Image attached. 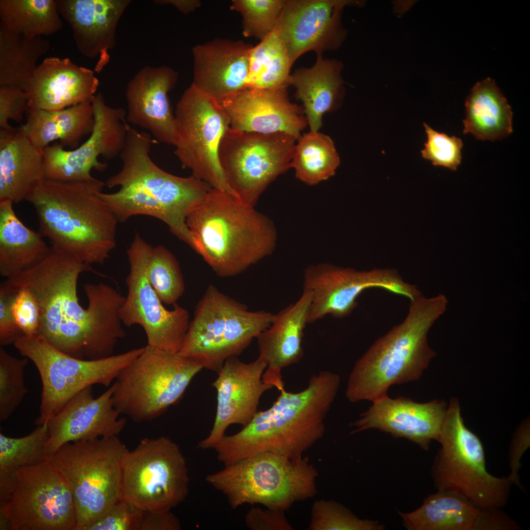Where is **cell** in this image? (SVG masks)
Masks as SVG:
<instances>
[{
  "label": "cell",
  "instance_id": "1",
  "mask_svg": "<svg viewBox=\"0 0 530 530\" xmlns=\"http://www.w3.org/2000/svg\"><path fill=\"white\" fill-rule=\"evenodd\" d=\"M86 271H93L91 265L51 248L38 265L4 281L16 288H27L35 296L41 312L38 334L48 344L73 357L96 360L112 355L125 336L120 316L125 296L108 285L86 283L83 289L88 303L84 308L77 284Z\"/></svg>",
  "mask_w": 530,
  "mask_h": 530
},
{
  "label": "cell",
  "instance_id": "2",
  "mask_svg": "<svg viewBox=\"0 0 530 530\" xmlns=\"http://www.w3.org/2000/svg\"><path fill=\"white\" fill-rule=\"evenodd\" d=\"M340 383L337 374L322 371L312 376L301 391L282 388L270 407L258 411L242 429L225 435L214 447L218 459L227 466L264 452L303 456L323 436L324 421Z\"/></svg>",
  "mask_w": 530,
  "mask_h": 530
},
{
  "label": "cell",
  "instance_id": "3",
  "mask_svg": "<svg viewBox=\"0 0 530 530\" xmlns=\"http://www.w3.org/2000/svg\"><path fill=\"white\" fill-rule=\"evenodd\" d=\"M157 142L149 133L129 125L126 144L120 156L122 168L106 180V186H120L113 204L122 220L137 215L158 218L195 251L197 244L186 219L212 187L192 175L177 176L157 166L150 156L151 146Z\"/></svg>",
  "mask_w": 530,
  "mask_h": 530
},
{
  "label": "cell",
  "instance_id": "4",
  "mask_svg": "<svg viewBox=\"0 0 530 530\" xmlns=\"http://www.w3.org/2000/svg\"><path fill=\"white\" fill-rule=\"evenodd\" d=\"M106 186L44 179L26 201L34 207L39 232L53 249L91 265L103 264L116 245L117 218L98 195Z\"/></svg>",
  "mask_w": 530,
  "mask_h": 530
},
{
  "label": "cell",
  "instance_id": "5",
  "mask_svg": "<svg viewBox=\"0 0 530 530\" xmlns=\"http://www.w3.org/2000/svg\"><path fill=\"white\" fill-rule=\"evenodd\" d=\"M195 251L219 276L236 275L274 251V223L254 207L212 188L187 217Z\"/></svg>",
  "mask_w": 530,
  "mask_h": 530
},
{
  "label": "cell",
  "instance_id": "6",
  "mask_svg": "<svg viewBox=\"0 0 530 530\" xmlns=\"http://www.w3.org/2000/svg\"><path fill=\"white\" fill-rule=\"evenodd\" d=\"M447 303L441 294L411 301L404 320L376 341L355 363L346 390L348 399L373 402L387 396L392 385L419 379L436 355L428 344V332Z\"/></svg>",
  "mask_w": 530,
  "mask_h": 530
},
{
  "label": "cell",
  "instance_id": "7",
  "mask_svg": "<svg viewBox=\"0 0 530 530\" xmlns=\"http://www.w3.org/2000/svg\"><path fill=\"white\" fill-rule=\"evenodd\" d=\"M318 475L307 457L264 452L224 466L205 479L226 497L232 509L259 504L285 511L315 495Z\"/></svg>",
  "mask_w": 530,
  "mask_h": 530
},
{
  "label": "cell",
  "instance_id": "8",
  "mask_svg": "<svg viewBox=\"0 0 530 530\" xmlns=\"http://www.w3.org/2000/svg\"><path fill=\"white\" fill-rule=\"evenodd\" d=\"M128 450L118 436H111L67 443L48 458L72 494L74 530L93 523L120 500L122 460Z\"/></svg>",
  "mask_w": 530,
  "mask_h": 530
},
{
  "label": "cell",
  "instance_id": "9",
  "mask_svg": "<svg viewBox=\"0 0 530 530\" xmlns=\"http://www.w3.org/2000/svg\"><path fill=\"white\" fill-rule=\"evenodd\" d=\"M438 441L441 448L432 474L438 491L458 495L480 509L505 505L512 483L487 471L481 442L464 424L455 398L450 399Z\"/></svg>",
  "mask_w": 530,
  "mask_h": 530
},
{
  "label": "cell",
  "instance_id": "10",
  "mask_svg": "<svg viewBox=\"0 0 530 530\" xmlns=\"http://www.w3.org/2000/svg\"><path fill=\"white\" fill-rule=\"evenodd\" d=\"M274 316L249 311L210 285L196 306L178 352L217 372L227 359L238 355L266 329Z\"/></svg>",
  "mask_w": 530,
  "mask_h": 530
},
{
  "label": "cell",
  "instance_id": "11",
  "mask_svg": "<svg viewBox=\"0 0 530 530\" xmlns=\"http://www.w3.org/2000/svg\"><path fill=\"white\" fill-rule=\"evenodd\" d=\"M203 369L197 361L179 352L147 345L115 379L114 407L135 422L154 420L181 398Z\"/></svg>",
  "mask_w": 530,
  "mask_h": 530
},
{
  "label": "cell",
  "instance_id": "12",
  "mask_svg": "<svg viewBox=\"0 0 530 530\" xmlns=\"http://www.w3.org/2000/svg\"><path fill=\"white\" fill-rule=\"evenodd\" d=\"M13 344L34 364L40 376L42 392L36 425L47 424L70 398L85 388L94 384L109 386L144 349L143 347L102 359L86 360L57 350L38 334L23 335Z\"/></svg>",
  "mask_w": 530,
  "mask_h": 530
},
{
  "label": "cell",
  "instance_id": "13",
  "mask_svg": "<svg viewBox=\"0 0 530 530\" xmlns=\"http://www.w3.org/2000/svg\"><path fill=\"white\" fill-rule=\"evenodd\" d=\"M186 459L166 436L144 438L122 460L120 500L143 511H170L189 491Z\"/></svg>",
  "mask_w": 530,
  "mask_h": 530
},
{
  "label": "cell",
  "instance_id": "14",
  "mask_svg": "<svg viewBox=\"0 0 530 530\" xmlns=\"http://www.w3.org/2000/svg\"><path fill=\"white\" fill-rule=\"evenodd\" d=\"M296 140L285 133L229 128L219 144L218 159L233 196L254 207L267 186L291 168Z\"/></svg>",
  "mask_w": 530,
  "mask_h": 530
},
{
  "label": "cell",
  "instance_id": "15",
  "mask_svg": "<svg viewBox=\"0 0 530 530\" xmlns=\"http://www.w3.org/2000/svg\"><path fill=\"white\" fill-rule=\"evenodd\" d=\"M175 116V153L183 166L212 188L233 195L218 159L221 140L229 128L223 108L191 84L178 102Z\"/></svg>",
  "mask_w": 530,
  "mask_h": 530
},
{
  "label": "cell",
  "instance_id": "16",
  "mask_svg": "<svg viewBox=\"0 0 530 530\" xmlns=\"http://www.w3.org/2000/svg\"><path fill=\"white\" fill-rule=\"evenodd\" d=\"M73 498L61 475L48 461L20 467L14 489L0 514V530H74Z\"/></svg>",
  "mask_w": 530,
  "mask_h": 530
},
{
  "label": "cell",
  "instance_id": "17",
  "mask_svg": "<svg viewBox=\"0 0 530 530\" xmlns=\"http://www.w3.org/2000/svg\"><path fill=\"white\" fill-rule=\"evenodd\" d=\"M152 247L136 234L127 250L130 269L126 278L128 293L121 308L123 325L137 324L144 330L147 345L178 352L189 324L188 312L176 303L166 309L149 280Z\"/></svg>",
  "mask_w": 530,
  "mask_h": 530
},
{
  "label": "cell",
  "instance_id": "18",
  "mask_svg": "<svg viewBox=\"0 0 530 530\" xmlns=\"http://www.w3.org/2000/svg\"><path fill=\"white\" fill-rule=\"evenodd\" d=\"M371 288L383 289L410 300L421 294L416 286L404 281L393 269L358 271L326 263L312 265L304 270L303 283V290L311 296L308 323L327 315L338 318L349 316L357 306L358 296Z\"/></svg>",
  "mask_w": 530,
  "mask_h": 530
},
{
  "label": "cell",
  "instance_id": "19",
  "mask_svg": "<svg viewBox=\"0 0 530 530\" xmlns=\"http://www.w3.org/2000/svg\"><path fill=\"white\" fill-rule=\"evenodd\" d=\"M94 126L88 138L80 147L67 150L60 144L43 150L45 179L65 182L93 180L92 169L102 172L107 164L100 161L103 156L112 159L120 156L126 144L129 124L121 107L107 106L102 94L91 99Z\"/></svg>",
  "mask_w": 530,
  "mask_h": 530
},
{
  "label": "cell",
  "instance_id": "20",
  "mask_svg": "<svg viewBox=\"0 0 530 530\" xmlns=\"http://www.w3.org/2000/svg\"><path fill=\"white\" fill-rule=\"evenodd\" d=\"M360 3L347 0H285L275 29L292 64L305 52L321 53L341 45L346 34L341 21L342 11L346 6Z\"/></svg>",
  "mask_w": 530,
  "mask_h": 530
},
{
  "label": "cell",
  "instance_id": "21",
  "mask_svg": "<svg viewBox=\"0 0 530 530\" xmlns=\"http://www.w3.org/2000/svg\"><path fill=\"white\" fill-rule=\"evenodd\" d=\"M266 367V363L260 356L249 363L236 357L224 362L212 384L217 393L213 426L208 436L198 443L197 448L213 449L224 437L231 424L244 426L250 422L258 412L262 396L273 388L263 380Z\"/></svg>",
  "mask_w": 530,
  "mask_h": 530
},
{
  "label": "cell",
  "instance_id": "22",
  "mask_svg": "<svg viewBox=\"0 0 530 530\" xmlns=\"http://www.w3.org/2000/svg\"><path fill=\"white\" fill-rule=\"evenodd\" d=\"M114 389L113 383L94 398L92 386L87 387L70 398L49 419L45 448L48 458L68 443L119 435L126 420L119 417L120 413L114 407Z\"/></svg>",
  "mask_w": 530,
  "mask_h": 530
},
{
  "label": "cell",
  "instance_id": "23",
  "mask_svg": "<svg viewBox=\"0 0 530 530\" xmlns=\"http://www.w3.org/2000/svg\"><path fill=\"white\" fill-rule=\"evenodd\" d=\"M373 402L351 424L356 427L352 433L377 429L394 437L406 438L425 450L432 440L438 441L448 407L445 401L435 399L420 403L386 396Z\"/></svg>",
  "mask_w": 530,
  "mask_h": 530
},
{
  "label": "cell",
  "instance_id": "24",
  "mask_svg": "<svg viewBox=\"0 0 530 530\" xmlns=\"http://www.w3.org/2000/svg\"><path fill=\"white\" fill-rule=\"evenodd\" d=\"M229 128L261 133L282 132L296 140L308 124L303 108L292 103L286 89H247L222 101Z\"/></svg>",
  "mask_w": 530,
  "mask_h": 530
},
{
  "label": "cell",
  "instance_id": "25",
  "mask_svg": "<svg viewBox=\"0 0 530 530\" xmlns=\"http://www.w3.org/2000/svg\"><path fill=\"white\" fill-rule=\"evenodd\" d=\"M178 74L165 65L145 67L128 83L126 90L129 123L148 131L156 140L175 146L177 127L168 93Z\"/></svg>",
  "mask_w": 530,
  "mask_h": 530
},
{
  "label": "cell",
  "instance_id": "26",
  "mask_svg": "<svg viewBox=\"0 0 530 530\" xmlns=\"http://www.w3.org/2000/svg\"><path fill=\"white\" fill-rule=\"evenodd\" d=\"M58 12L70 26L78 50L98 57L94 72L107 64L115 45L117 24L130 0H56Z\"/></svg>",
  "mask_w": 530,
  "mask_h": 530
},
{
  "label": "cell",
  "instance_id": "27",
  "mask_svg": "<svg viewBox=\"0 0 530 530\" xmlns=\"http://www.w3.org/2000/svg\"><path fill=\"white\" fill-rule=\"evenodd\" d=\"M252 47L242 41L223 39L195 46L192 84L219 104L247 89Z\"/></svg>",
  "mask_w": 530,
  "mask_h": 530
},
{
  "label": "cell",
  "instance_id": "28",
  "mask_svg": "<svg viewBox=\"0 0 530 530\" xmlns=\"http://www.w3.org/2000/svg\"><path fill=\"white\" fill-rule=\"evenodd\" d=\"M99 85L94 71L70 58L50 57L38 65L25 92L28 108L62 109L91 100Z\"/></svg>",
  "mask_w": 530,
  "mask_h": 530
},
{
  "label": "cell",
  "instance_id": "29",
  "mask_svg": "<svg viewBox=\"0 0 530 530\" xmlns=\"http://www.w3.org/2000/svg\"><path fill=\"white\" fill-rule=\"evenodd\" d=\"M311 302L309 292L274 314L270 326L257 338L259 355L266 363L265 383L278 390L284 388L283 369L298 362L303 355L302 341Z\"/></svg>",
  "mask_w": 530,
  "mask_h": 530
},
{
  "label": "cell",
  "instance_id": "30",
  "mask_svg": "<svg viewBox=\"0 0 530 530\" xmlns=\"http://www.w3.org/2000/svg\"><path fill=\"white\" fill-rule=\"evenodd\" d=\"M44 179L43 151L19 131L0 129V201L18 204Z\"/></svg>",
  "mask_w": 530,
  "mask_h": 530
},
{
  "label": "cell",
  "instance_id": "31",
  "mask_svg": "<svg viewBox=\"0 0 530 530\" xmlns=\"http://www.w3.org/2000/svg\"><path fill=\"white\" fill-rule=\"evenodd\" d=\"M26 114L19 131L41 151L56 140L63 147L75 149L94 126L91 100L58 110L28 108Z\"/></svg>",
  "mask_w": 530,
  "mask_h": 530
},
{
  "label": "cell",
  "instance_id": "32",
  "mask_svg": "<svg viewBox=\"0 0 530 530\" xmlns=\"http://www.w3.org/2000/svg\"><path fill=\"white\" fill-rule=\"evenodd\" d=\"M342 68L341 62L323 58L321 53H318L312 67L298 69L291 75L290 84L295 88L296 97L303 104L310 131L318 132L323 115L333 109L341 98Z\"/></svg>",
  "mask_w": 530,
  "mask_h": 530
},
{
  "label": "cell",
  "instance_id": "33",
  "mask_svg": "<svg viewBox=\"0 0 530 530\" xmlns=\"http://www.w3.org/2000/svg\"><path fill=\"white\" fill-rule=\"evenodd\" d=\"M13 204L0 201V274L6 278L38 265L51 250L39 231L20 220Z\"/></svg>",
  "mask_w": 530,
  "mask_h": 530
},
{
  "label": "cell",
  "instance_id": "34",
  "mask_svg": "<svg viewBox=\"0 0 530 530\" xmlns=\"http://www.w3.org/2000/svg\"><path fill=\"white\" fill-rule=\"evenodd\" d=\"M463 133L478 140H500L513 132L511 106L495 81L490 78L477 82L465 101Z\"/></svg>",
  "mask_w": 530,
  "mask_h": 530
},
{
  "label": "cell",
  "instance_id": "35",
  "mask_svg": "<svg viewBox=\"0 0 530 530\" xmlns=\"http://www.w3.org/2000/svg\"><path fill=\"white\" fill-rule=\"evenodd\" d=\"M480 511L458 495L438 491L416 510L398 513L409 530H476Z\"/></svg>",
  "mask_w": 530,
  "mask_h": 530
},
{
  "label": "cell",
  "instance_id": "36",
  "mask_svg": "<svg viewBox=\"0 0 530 530\" xmlns=\"http://www.w3.org/2000/svg\"><path fill=\"white\" fill-rule=\"evenodd\" d=\"M50 48L49 41L41 36L26 37L0 22V86H13L25 91L38 59Z\"/></svg>",
  "mask_w": 530,
  "mask_h": 530
},
{
  "label": "cell",
  "instance_id": "37",
  "mask_svg": "<svg viewBox=\"0 0 530 530\" xmlns=\"http://www.w3.org/2000/svg\"><path fill=\"white\" fill-rule=\"evenodd\" d=\"M292 65L286 47L274 28L251 49L247 89H286L290 84Z\"/></svg>",
  "mask_w": 530,
  "mask_h": 530
},
{
  "label": "cell",
  "instance_id": "38",
  "mask_svg": "<svg viewBox=\"0 0 530 530\" xmlns=\"http://www.w3.org/2000/svg\"><path fill=\"white\" fill-rule=\"evenodd\" d=\"M291 168L295 177L314 186L334 176L340 159L332 139L318 132L310 131L297 139Z\"/></svg>",
  "mask_w": 530,
  "mask_h": 530
},
{
  "label": "cell",
  "instance_id": "39",
  "mask_svg": "<svg viewBox=\"0 0 530 530\" xmlns=\"http://www.w3.org/2000/svg\"><path fill=\"white\" fill-rule=\"evenodd\" d=\"M0 19L9 29L30 38L53 34L63 27L56 0H0Z\"/></svg>",
  "mask_w": 530,
  "mask_h": 530
},
{
  "label": "cell",
  "instance_id": "40",
  "mask_svg": "<svg viewBox=\"0 0 530 530\" xmlns=\"http://www.w3.org/2000/svg\"><path fill=\"white\" fill-rule=\"evenodd\" d=\"M48 437L47 424L37 425L31 433L19 438L0 432V469L18 470L47 461L45 448Z\"/></svg>",
  "mask_w": 530,
  "mask_h": 530
},
{
  "label": "cell",
  "instance_id": "41",
  "mask_svg": "<svg viewBox=\"0 0 530 530\" xmlns=\"http://www.w3.org/2000/svg\"><path fill=\"white\" fill-rule=\"evenodd\" d=\"M148 275L152 287L161 301L174 305L185 291V283L178 261L164 246L153 247Z\"/></svg>",
  "mask_w": 530,
  "mask_h": 530
},
{
  "label": "cell",
  "instance_id": "42",
  "mask_svg": "<svg viewBox=\"0 0 530 530\" xmlns=\"http://www.w3.org/2000/svg\"><path fill=\"white\" fill-rule=\"evenodd\" d=\"M284 3L283 0H233L230 7L242 17L244 36L261 41L275 28Z\"/></svg>",
  "mask_w": 530,
  "mask_h": 530
},
{
  "label": "cell",
  "instance_id": "43",
  "mask_svg": "<svg viewBox=\"0 0 530 530\" xmlns=\"http://www.w3.org/2000/svg\"><path fill=\"white\" fill-rule=\"evenodd\" d=\"M26 358L19 359L0 346V421L6 420L27 393L24 381Z\"/></svg>",
  "mask_w": 530,
  "mask_h": 530
},
{
  "label": "cell",
  "instance_id": "44",
  "mask_svg": "<svg viewBox=\"0 0 530 530\" xmlns=\"http://www.w3.org/2000/svg\"><path fill=\"white\" fill-rule=\"evenodd\" d=\"M378 521L362 519L348 508L333 500L314 502L311 510L309 530H382Z\"/></svg>",
  "mask_w": 530,
  "mask_h": 530
},
{
  "label": "cell",
  "instance_id": "45",
  "mask_svg": "<svg viewBox=\"0 0 530 530\" xmlns=\"http://www.w3.org/2000/svg\"><path fill=\"white\" fill-rule=\"evenodd\" d=\"M427 141L421 151L422 157L430 160L433 165L442 166L455 171L461 163L462 140L455 136H449L432 129L424 123Z\"/></svg>",
  "mask_w": 530,
  "mask_h": 530
},
{
  "label": "cell",
  "instance_id": "46",
  "mask_svg": "<svg viewBox=\"0 0 530 530\" xmlns=\"http://www.w3.org/2000/svg\"><path fill=\"white\" fill-rule=\"evenodd\" d=\"M143 510L119 500L105 514L80 530H139Z\"/></svg>",
  "mask_w": 530,
  "mask_h": 530
},
{
  "label": "cell",
  "instance_id": "47",
  "mask_svg": "<svg viewBox=\"0 0 530 530\" xmlns=\"http://www.w3.org/2000/svg\"><path fill=\"white\" fill-rule=\"evenodd\" d=\"M16 289L17 293L12 304L15 321L24 335L30 336L38 334L41 320L38 302L27 288Z\"/></svg>",
  "mask_w": 530,
  "mask_h": 530
},
{
  "label": "cell",
  "instance_id": "48",
  "mask_svg": "<svg viewBox=\"0 0 530 530\" xmlns=\"http://www.w3.org/2000/svg\"><path fill=\"white\" fill-rule=\"evenodd\" d=\"M28 109V95L24 90L13 86H0V129L14 131L8 121H22Z\"/></svg>",
  "mask_w": 530,
  "mask_h": 530
},
{
  "label": "cell",
  "instance_id": "49",
  "mask_svg": "<svg viewBox=\"0 0 530 530\" xmlns=\"http://www.w3.org/2000/svg\"><path fill=\"white\" fill-rule=\"evenodd\" d=\"M17 289L4 281L0 284V346L14 344L24 334L17 326L12 311V304Z\"/></svg>",
  "mask_w": 530,
  "mask_h": 530
},
{
  "label": "cell",
  "instance_id": "50",
  "mask_svg": "<svg viewBox=\"0 0 530 530\" xmlns=\"http://www.w3.org/2000/svg\"><path fill=\"white\" fill-rule=\"evenodd\" d=\"M284 510L252 507L245 518L246 526L252 530H292L293 528L285 516Z\"/></svg>",
  "mask_w": 530,
  "mask_h": 530
},
{
  "label": "cell",
  "instance_id": "51",
  "mask_svg": "<svg viewBox=\"0 0 530 530\" xmlns=\"http://www.w3.org/2000/svg\"><path fill=\"white\" fill-rule=\"evenodd\" d=\"M530 446V430L528 423L522 425L518 430L512 442L509 453V467L511 472L507 477L512 484L524 490L520 483L518 472L520 469L521 459Z\"/></svg>",
  "mask_w": 530,
  "mask_h": 530
},
{
  "label": "cell",
  "instance_id": "52",
  "mask_svg": "<svg viewBox=\"0 0 530 530\" xmlns=\"http://www.w3.org/2000/svg\"><path fill=\"white\" fill-rule=\"evenodd\" d=\"M520 526L501 508L481 509L476 530H516Z\"/></svg>",
  "mask_w": 530,
  "mask_h": 530
},
{
  "label": "cell",
  "instance_id": "53",
  "mask_svg": "<svg viewBox=\"0 0 530 530\" xmlns=\"http://www.w3.org/2000/svg\"><path fill=\"white\" fill-rule=\"evenodd\" d=\"M179 519L170 511H143L139 530H180Z\"/></svg>",
  "mask_w": 530,
  "mask_h": 530
},
{
  "label": "cell",
  "instance_id": "54",
  "mask_svg": "<svg viewBox=\"0 0 530 530\" xmlns=\"http://www.w3.org/2000/svg\"><path fill=\"white\" fill-rule=\"evenodd\" d=\"M158 4H171L184 14H187L199 7L201 2L198 0H156Z\"/></svg>",
  "mask_w": 530,
  "mask_h": 530
}]
</instances>
